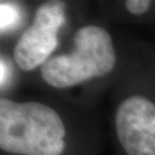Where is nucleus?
I'll return each instance as SVG.
<instances>
[{"instance_id":"obj_1","label":"nucleus","mask_w":155,"mask_h":155,"mask_svg":"<svg viewBox=\"0 0 155 155\" xmlns=\"http://www.w3.org/2000/svg\"><path fill=\"white\" fill-rule=\"evenodd\" d=\"M66 123L58 111L38 101L0 98V148L12 155H63Z\"/></svg>"},{"instance_id":"obj_2","label":"nucleus","mask_w":155,"mask_h":155,"mask_svg":"<svg viewBox=\"0 0 155 155\" xmlns=\"http://www.w3.org/2000/svg\"><path fill=\"white\" fill-rule=\"evenodd\" d=\"M69 53L51 58L40 68V76L51 87L66 90L105 77L116 67L117 56L113 38L105 28L86 24L74 36Z\"/></svg>"},{"instance_id":"obj_3","label":"nucleus","mask_w":155,"mask_h":155,"mask_svg":"<svg viewBox=\"0 0 155 155\" xmlns=\"http://www.w3.org/2000/svg\"><path fill=\"white\" fill-rule=\"evenodd\" d=\"M66 22V4L46 1L39 6L31 24L13 48V60L22 71L41 68L59 45V32Z\"/></svg>"},{"instance_id":"obj_4","label":"nucleus","mask_w":155,"mask_h":155,"mask_svg":"<svg viewBox=\"0 0 155 155\" xmlns=\"http://www.w3.org/2000/svg\"><path fill=\"white\" fill-rule=\"evenodd\" d=\"M115 131L127 155H155V102L133 94L115 111Z\"/></svg>"},{"instance_id":"obj_5","label":"nucleus","mask_w":155,"mask_h":155,"mask_svg":"<svg viewBox=\"0 0 155 155\" xmlns=\"http://www.w3.org/2000/svg\"><path fill=\"white\" fill-rule=\"evenodd\" d=\"M0 8H1V32H4L15 23V18L18 16V14L14 5L9 2L1 1Z\"/></svg>"},{"instance_id":"obj_6","label":"nucleus","mask_w":155,"mask_h":155,"mask_svg":"<svg viewBox=\"0 0 155 155\" xmlns=\"http://www.w3.org/2000/svg\"><path fill=\"white\" fill-rule=\"evenodd\" d=\"M124 6H125V9L130 14L140 16L150 11V8L152 7V1L150 0H127L124 2Z\"/></svg>"},{"instance_id":"obj_7","label":"nucleus","mask_w":155,"mask_h":155,"mask_svg":"<svg viewBox=\"0 0 155 155\" xmlns=\"http://www.w3.org/2000/svg\"><path fill=\"white\" fill-rule=\"evenodd\" d=\"M7 71H8V68L6 67V63L4 60H1V86L4 87L5 83L7 82Z\"/></svg>"}]
</instances>
